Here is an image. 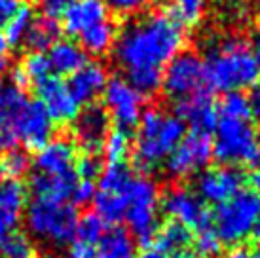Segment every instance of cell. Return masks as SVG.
I'll use <instances>...</instances> for the list:
<instances>
[{"label": "cell", "instance_id": "1", "mask_svg": "<svg viewBox=\"0 0 260 258\" xmlns=\"http://www.w3.org/2000/svg\"><path fill=\"white\" fill-rule=\"evenodd\" d=\"M186 46V33L166 10L148 12L127 23L114 44L116 61L129 74L159 72L164 74Z\"/></svg>", "mask_w": 260, "mask_h": 258}, {"label": "cell", "instance_id": "2", "mask_svg": "<svg viewBox=\"0 0 260 258\" xmlns=\"http://www.w3.org/2000/svg\"><path fill=\"white\" fill-rule=\"evenodd\" d=\"M205 91L230 93L253 87L260 80V67L251 44L241 36L211 40L203 61Z\"/></svg>", "mask_w": 260, "mask_h": 258}, {"label": "cell", "instance_id": "3", "mask_svg": "<svg viewBox=\"0 0 260 258\" xmlns=\"http://www.w3.org/2000/svg\"><path fill=\"white\" fill-rule=\"evenodd\" d=\"M135 143V165L141 171H152L175 150L186 135V125L179 116H167L159 108H146L139 118Z\"/></svg>", "mask_w": 260, "mask_h": 258}, {"label": "cell", "instance_id": "4", "mask_svg": "<svg viewBox=\"0 0 260 258\" xmlns=\"http://www.w3.org/2000/svg\"><path fill=\"white\" fill-rule=\"evenodd\" d=\"M217 135L213 141V158L222 165H260L258 135L251 122L220 118L217 123Z\"/></svg>", "mask_w": 260, "mask_h": 258}, {"label": "cell", "instance_id": "5", "mask_svg": "<svg viewBox=\"0 0 260 258\" xmlns=\"http://www.w3.org/2000/svg\"><path fill=\"white\" fill-rule=\"evenodd\" d=\"M260 218V196L251 190H241L232 200L217 205L213 213L215 232L222 243L238 245L253 236Z\"/></svg>", "mask_w": 260, "mask_h": 258}, {"label": "cell", "instance_id": "6", "mask_svg": "<svg viewBox=\"0 0 260 258\" xmlns=\"http://www.w3.org/2000/svg\"><path fill=\"white\" fill-rule=\"evenodd\" d=\"M25 220L35 237L63 245L74 239L78 226V211L71 203L32 200L27 207Z\"/></svg>", "mask_w": 260, "mask_h": 258}, {"label": "cell", "instance_id": "7", "mask_svg": "<svg viewBox=\"0 0 260 258\" xmlns=\"http://www.w3.org/2000/svg\"><path fill=\"white\" fill-rule=\"evenodd\" d=\"M123 220L127 222L131 234L139 239V245L148 247L154 241L159 220V192L154 180L146 177L131 180Z\"/></svg>", "mask_w": 260, "mask_h": 258}, {"label": "cell", "instance_id": "8", "mask_svg": "<svg viewBox=\"0 0 260 258\" xmlns=\"http://www.w3.org/2000/svg\"><path fill=\"white\" fill-rule=\"evenodd\" d=\"M161 87L167 97L184 101L192 95L203 91V61L194 51H181L173 61L164 69Z\"/></svg>", "mask_w": 260, "mask_h": 258}, {"label": "cell", "instance_id": "9", "mask_svg": "<svg viewBox=\"0 0 260 258\" xmlns=\"http://www.w3.org/2000/svg\"><path fill=\"white\" fill-rule=\"evenodd\" d=\"M103 97H105V110L110 120L118 123V129L127 131L137 125L139 118L143 114L145 95L139 93L127 80L120 76L109 78Z\"/></svg>", "mask_w": 260, "mask_h": 258}, {"label": "cell", "instance_id": "10", "mask_svg": "<svg viewBox=\"0 0 260 258\" xmlns=\"http://www.w3.org/2000/svg\"><path fill=\"white\" fill-rule=\"evenodd\" d=\"M213 159V141L203 133L184 135L175 150L167 156V171L175 179H186L205 169Z\"/></svg>", "mask_w": 260, "mask_h": 258}, {"label": "cell", "instance_id": "11", "mask_svg": "<svg viewBox=\"0 0 260 258\" xmlns=\"http://www.w3.org/2000/svg\"><path fill=\"white\" fill-rule=\"evenodd\" d=\"M161 209L173 222L182 224L188 230L203 232L213 224L209 209L188 188H171L161 200Z\"/></svg>", "mask_w": 260, "mask_h": 258}, {"label": "cell", "instance_id": "12", "mask_svg": "<svg viewBox=\"0 0 260 258\" xmlns=\"http://www.w3.org/2000/svg\"><path fill=\"white\" fill-rule=\"evenodd\" d=\"M15 141H21L29 150H40L53 135V122L40 101H29L10 125Z\"/></svg>", "mask_w": 260, "mask_h": 258}, {"label": "cell", "instance_id": "13", "mask_svg": "<svg viewBox=\"0 0 260 258\" xmlns=\"http://www.w3.org/2000/svg\"><path fill=\"white\" fill-rule=\"evenodd\" d=\"M243 184H245V177L238 167L220 165V167L202 173L196 182V190H198V198L202 201L220 205L241 192Z\"/></svg>", "mask_w": 260, "mask_h": 258}, {"label": "cell", "instance_id": "14", "mask_svg": "<svg viewBox=\"0 0 260 258\" xmlns=\"http://www.w3.org/2000/svg\"><path fill=\"white\" fill-rule=\"evenodd\" d=\"M38 101L46 108L53 123L74 122L80 114V105L69 91V86L57 76H48L35 84Z\"/></svg>", "mask_w": 260, "mask_h": 258}, {"label": "cell", "instance_id": "15", "mask_svg": "<svg viewBox=\"0 0 260 258\" xmlns=\"http://www.w3.org/2000/svg\"><path fill=\"white\" fill-rule=\"evenodd\" d=\"M109 114L99 105H87L84 112H80L74 120V137L76 143L86 154H93L103 148V141L109 133Z\"/></svg>", "mask_w": 260, "mask_h": 258}, {"label": "cell", "instance_id": "16", "mask_svg": "<svg viewBox=\"0 0 260 258\" xmlns=\"http://www.w3.org/2000/svg\"><path fill=\"white\" fill-rule=\"evenodd\" d=\"M38 173L42 175H51V177H67L74 175V165H76V144L67 139V137H57L51 139L37 150L35 158Z\"/></svg>", "mask_w": 260, "mask_h": 258}, {"label": "cell", "instance_id": "17", "mask_svg": "<svg viewBox=\"0 0 260 258\" xmlns=\"http://www.w3.org/2000/svg\"><path fill=\"white\" fill-rule=\"evenodd\" d=\"M107 84H109L107 67L99 61H93V63L87 61L82 69L71 74V80L67 86H69V91L80 107L82 105L87 107V105H93L95 101L101 97Z\"/></svg>", "mask_w": 260, "mask_h": 258}, {"label": "cell", "instance_id": "18", "mask_svg": "<svg viewBox=\"0 0 260 258\" xmlns=\"http://www.w3.org/2000/svg\"><path fill=\"white\" fill-rule=\"evenodd\" d=\"M177 116L184 122V125L188 123L194 133H203V135H209L211 131H215L218 123V108L211 99V93L205 89L184 101H179Z\"/></svg>", "mask_w": 260, "mask_h": 258}, {"label": "cell", "instance_id": "19", "mask_svg": "<svg viewBox=\"0 0 260 258\" xmlns=\"http://www.w3.org/2000/svg\"><path fill=\"white\" fill-rule=\"evenodd\" d=\"M27 207V188L21 180H8L0 186V243L21 220Z\"/></svg>", "mask_w": 260, "mask_h": 258}, {"label": "cell", "instance_id": "20", "mask_svg": "<svg viewBox=\"0 0 260 258\" xmlns=\"http://www.w3.org/2000/svg\"><path fill=\"white\" fill-rule=\"evenodd\" d=\"M109 19V8L105 0H74L63 15V29L67 35L80 36L97 23Z\"/></svg>", "mask_w": 260, "mask_h": 258}, {"label": "cell", "instance_id": "21", "mask_svg": "<svg viewBox=\"0 0 260 258\" xmlns=\"http://www.w3.org/2000/svg\"><path fill=\"white\" fill-rule=\"evenodd\" d=\"M48 63L55 74L71 76L87 63V53L73 40H57L48 50Z\"/></svg>", "mask_w": 260, "mask_h": 258}, {"label": "cell", "instance_id": "22", "mask_svg": "<svg viewBox=\"0 0 260 258\" xmlns=\"http://www.w3.org/2000/svg\"><path fill=\"white\" fill-rule=\"evenodd\" d=\"M74 177L76 175H67V177H51L37 173L30 179V192L32 200H44L51 203H67L71 200V194L74 188Z\"/></svg>", "mask_w": 260, "mask_h": 258}, {"label": "cell", "instance_id": "23", "mask_svg": "<svg viewBox=\"0 0 260 258\" xmlns=\"http://www.w3.org/2000/svg\"><path fill=\"white\" fill-rule=\"evenodd\" d=\"M152 243L156 245V251L164 252L166 256L182 258L188 254V249L192 245V234L182 224L169 220L156 230Z\"/></svg>", "mask_w": 260, "mask_h": 258}, {"label": "cell", "instance_id": "24", "mask_svg": "<svg viewBox=\"0 0 260 258\" xmlns=\"http://www.w3.org/2000/svg\"><path fill=\"white\" fill-rule=\"evenodd\" d=\"M135 239L123 228H110L105 232L95 247V258H135Z\"/></svg>", "mask_w": 260, "mask_h": 258}, {"label": "cell", "instance_id": "25", "mask_svg": "<svg viewBox=\"0 0 260 258\" xmlns=\"http://www.w3.org/2000/svg\"><path fill=\"white\" fill-rule=\"evenodd\" d=\"M118 38V29L110 19L93 25L91 29L84 30L80 35V46L86 53H93V55H105L109 53L116 44Z\"/></svg>", "mask_w": 260, "mask_h": 258}, {"label": "cell", "instance_id": "26", "mask_svg": "<svg viewBox=\"0 0 260 258\" xmlns=\"http://www.w3.org/2000/svg\"><path fill=\"white\" fill-rule=\"evenodd\" d=\"M93 213L101 218L105 224L123 222L125 209H127V192H105L97 190L93 198Z\"/></svg>", "mask_w": 260, "mask_h": 258}, {"label": "cell", "instance_id": "27", "mask_svg": "<svg viewBox=\"0 0 260 258\" xmlns=\"http://www.w3.org/2000/svg\"><path fill=\"white\" fill-rule=\"evenodd\" d=\"M61 35V27L57 21H51V19H35L32 27H30L29 35L25 36V46L30 51H46L50 50L53 44L59 40Z\"/></svg>", "mask_w": 260, "mask_h": 258}, {"label": "cell", "instance_id": "28", "mask_svg": "<svg viewBox=\"0 0 260 258\" xmlns=\"http://www.w3.org/2000/svg\"><path fill=\"white\" fill-rule=\"evenodd\" d=\"M205 6H207V0H169L166 12L182 29H186V27H196L202 21Z\"/></svg>", "mask_w": 260, "mask_h": 258}, {"label": "cell", "instance_id": "29", "mask_svg": "<svg viewBox=\"0 0 260 258\" xmlns=\"http://www.w3.org/2000/svg\"><path fill=\"white\" fill-rule=\"evenodd\" d=\"M29 103V97L25 95L23 89L15 86H6L2 87V99H0V125L10 131V125L14 123V120L19 116L23 108L27 107ZM12 133V131H10Z\"/></svg>", "mask_w": 260, "mask_h": 258}, {"label": "cell", "instance_id": "30", "mask_svg": "<svg viewBox=\"0 0 260 258\" xmlns=\"http://www.w3.org/2000/svg\"><path fill=\"white\" fill-rule=\"evenodd\" d=\"M30 169V158L25 150L10 148L0 154V180H19Z\"/></svg>", "mask_w": 260, "mask_h": 258}, {"label": "cell", "instance_id": "31", "mask_svg": "<svg viewBox=\"0 0 260 258\" xmlns=\"http://www.w3.org/2000/svg\"><path fill=\"white\" fill-rule=\"evenodd\" d=\"M133 175L125 164H109L99 175V190L105 192H127Z\"/></svg>", "mask_w": 260, "mask_h": 258}, {"label": "cell", "instance_id": "32", "mask_svg": "<svg viewBox=\"0 0 260 258\" xmlns=\"http://www.w3.org/2000/svg\"><path fill=\"white\" fill-rule=\"evenodd\" d=\"M218 112L222 118L230 120H245L251 122L253 118V108H251V99L243 91H230L226 93L218 105Z\"/></svg>", "mask_w": 260, "mask_h": 258}, {"label": "cell", "instance_id": "33", "mask_svg": "<svg viewBox=\"0 0 260 258\" xmlns=\"http://www.w3.org/2000/svg\"><path fill=\"white\" fill-rule=\"evenodd\" d=\"M101 150L109 164H125V158L131 150V141L127 131H123V129L109 131L105 141H103Z\"/></svg>", "mask_w": 260, "mask_h": 258}, {"label": "cell", "instance_id": "34", "mask_svg": "<svg viewBox=\"0 0 260 258\" xmlns=\"http://www.w3.org/2000/svg\"><path fill=\"white\" fill-rule=\"evenodd\" d=\"M35 23V12L29 6H19L15 15L10 19L6 27H4V36L10 46H19L25 42V36L29 35L30 27Z\"/></svg>", "mask_w": 260, "mask_h": 258}, {"label": "cell", "instance_id": "35", "mask_svg": "<svg viewBox=\"0 0 260 258\" xmlns=\"http://www.w3.org/2000/svg\"><path fill=\"white\" fill-rule=\"evenodd\" d=\"M0 258H37V247L27 234L12 232L0 243Z\"/></svg>", "mask_w": 260, "mask_h": 258}, {"label": "cell", "instance_id": "36", "mask_svg": "<svg viewBox=\"0 0 260 258\" xmlns=\"http://www.w3.org/2000/svg\"><path fill=\"white\" fill-rule=\"evenodd\" d=\"M105 226H107V224L103 222L101 218L91 211V213L84 215L82 218H78V226H76L74 239L97 247V243L101 241V237L105 236Z\"/></svg>", "mask_w": 260, "mask_h": 258}, {"label": "cell", "instance_id": "37", "mask_svg": "<svg viewBox=\"0 0 260 258\" xmlns=\"http://www.w3.org/2000/svg\"><path fill=\"white\" fill-rule=\"evenodd\" d=\"M21 69L25 71L27 78H29L32 84H37L40 80L48 78L51 72L48 57H46V53H42V51H29L27 57L23 59Z\"/></svg>", "mask_w": 260, "mask_h": 258}, {"label": "cell", "instance_id": "38", "mask_svg": "<svg viewBox=\"0 0 260 258\" xmlns=\"http://www.w3.org/2000/svg\"><path fill=\"white\" fill-rule=\"evenodd\" d=\"M194 249L202 258H217L222 252V241L215 230H203V232H198Z\"/></svg>", "mask_w": 260, "mask_h": 258}, {"label": "cell", "instance_id": "39", "mask_svg": "<svg viewBox=\"0 0 260 258\" xmlns=\"http://www.w3.org/2000/svg\"><path fill=\"white\" fill-rule=\"evenodd\" d=\"M101 171H103L101 162H99V158L93 156V154H86L84 158L76 159V165H74V175H76L80 180L99 179Z\"/></svg>", "mask_w": 260, "mask_h": 258}, {"label": "cell", "instance_id": "40", "mask_svg": "<svg viewBox=\"0 0 260 258\" xmlns=\"http://www.w3.org/2000/svg\"><path fill=\"white\" fill-rule=\"evenodd\" d=\"M74 0H38V10L42 14L44 19H51V21H59L63 19L67 10L71 8Z\"/></svg>", "mask_w": 260, "mask_h": 258}, {"label": "cell", "instance_id": "41", "mask_svg": "<svg viewBox=\"0 0 260 258\" xmlns=\"http://www.w3.org/2000/svg\"><path fill=\"white\" fill-rule=\"evenodd\" d=\"M97 194V186H95L93 180H78L74 182L73 194H71V200H73V205H87L91 203Z\"/></svg>", "mask_w": 260, "mask_h": 258}, {"label": "cell", "instance_id": "42", "mask_svg": "<svg viewBox=\"0 0 260 258\" xmlns=\"http://www.w3.org/2000/svg\"><path fill=\"white\" fill-rule=\"evenodd\" d=\"M152 0H105L109 10H114L116 14H137L145 10Z\"/></svg>", "mask_w": 260, "mask_h": 258}, {"label": "cell", "instance_id": "43", "mask_svg": "<svg viewBox=\"0 0 260 258\" xmlns=\"http://www.w3.org/2000/svg\"><path fill=\"white\" fill-rule=\"evenodd\" d=\"M67 258H95V247L84 243V241H78V239H73L69 252H67Z\"/></svg>", "mask_w": 260, "mask_h": 258}, {"label": "cell", "instance_id": "44", "mask_svg": "<svg viewBox=\"0 0 260 258\" xmlns=\"http://www.w3.org/2000/svg\"><path fill=\"white\" fill-rule=\"evenodd\" d=\"M19 6H21L19 0H0V30L10 23V19L15 15Z\"/></svg>", "mask_w": 260, "mask_h": 258}, {"label": "cell", "instance_id": "45", "mask_svg": "<svg viewBox=\"0 0 260 258\" xmlns=\"http://www.w3.org/2000/svg\"><path fill=\"white\" fill-rule=\"evenodd\" d=\"M10 80H12V86L19 87V89H25V87L30 84V80L27 78V74H25V71L21 69V64L12 69V72H10Z\"/></svg>", "mask_w": 260, "mask_h": 258}, {"label": "cell", "instance_id": "46", "mask_svg": "<svg viewBox=\"0 0 260 258\" xmlns=\"http://www.w3.org/2000/svg\"><path fill=\"white\" fill-rule=\"evenodd\" d=\"M15 143H17V141H15V137L12 135L4 125H0V154L10 150V148H14Z\"/></svg>", "mask_w": 260, "mask_h": 258}, {"label": "cell", "instance_id": "47", "mask_svg": "<svg viewBox=\"0 0 260 258\" xmlns=\"http://www.w3.org/2000/svg\"><path fill=\"white\" fill-rule=\"evenodd\" d=\"M224 258H260V254H254V252H251L247 247L238 245V247H234V249H230V251L226 252Z\"/></svg>", "mask_w": 260, "mask_h": 258}, {"label": "cell", "instance_id": "48", "mask_svg": "<svg viewBox=\"0 0 260 258\" xmlns=\"http://www.w3.org/2000/svg\"><path fill=\"white\" fill-rule=\"evenodd\" d=\"M253 95H251V108H253V116L260 120V80L254 84Z\"/></svg>", "mask_w": 260, "mask_h": 258}, {"label": "cell", "instance_id": "49", "mask_svg": "<svg viewBox=\"0 0 260 258\" xmlns=\"http://www.w3.org/2000/svg\"><path fill=\"white\" fill-rule=\"evenodd\" d=\"M8 50H10V44H8L6 36H4V33L0 30V59L8 57Z\"/></svg>", "mask_w": 260, "mask_h": 258}, {"label": "cell", "instance_id": "50", "mask_svg": "<svg viewBox=\"0 0 260 258\" xmlns=\"http://www.w3.org/2000/svg\"><path fill=\"white\" fill-rule=\"evenodd\" d=\"M253 53L254 57H256V63L260 67V29L254 33V42H253Z\"/></svg>", "mask_w": 260, "mask_h": 258}, {"label": "cell", "instance_id": "51", "mask_svg": "<svg viewBox=\"0 0 260 258\" xmlns=\"http://www.w3.org/2000/svg\"><path fill=\"white\" fill-rule=\"evenodd\" d=\"M141 258H169V256H166L164 252L156 251V249H148V251L143 252V256Z\"/></svg>", "mask_w": 260, "mask_h": 258}, {"label": "cell", "instance_id": "52", "mask_svg": "<svg viewBox=\"0 0 260 258\" xmlns=\"http://www.w3.org/2000/svg\"><path fill=\"white\" fill-rule=\"evenodd\" d=\"M253 184H254V190H256V194L260 196V167L254 171V175H253Z\"/></svg>", "mask_w": 260, "mask_h": 258}, {"label": "cell", "instance_id": "53", "mask_svg": "<svg viewBox=\"0 0 260 258\" xmlns=\"http://www.w3.org/2000/svg\"><path fill=\"white\" fill-rule=\"evenodd\" d=\"M253 236L256 237V239H260V218H258V222H256V226H254V232H253Z\"/></svg>", "mask_w": 260, "mask_h": 258}, {"label": "cell", "instance_id": "54", "mask_svg": "<svg viewBox=\"0 0 260 258\" xmlns=\"http://www.w3.org/2000/svg\"><path fill=\"white\" fill-rule=\"evenodd\" d=\"M230 2H234V4H245L247 0H230Z\"/></svg>", "mask_w": 260, "mask_h": 258}, {"label": "cell", "instance_id": "55", "mask_svg": "<svg viewBox=\"0 0 260 258\" xmlns=\"http://www.w3.org/2000/svg\"><path fill=\"white\" fill-rule=\"evenodd\" d=\"M182 258H200V256H192V254H186V256H182Z\"/></svg>", "mask_w": 260, "mask_h": 258}, {"label": "cell", "instance_id": "56", "mask_svg": "<svg viewBox=\"0 0 260 258\" xmlns=\"http://www.w3.org/2000/svg\"><path fill=\"white\" fill-rule=\"evenodd\" d=\"M0 99H2V86H0Z\"/></svg>", "mask_w": 260, "mask_h": 258}, {"label": "cell", "instance_id": "57", "mask_svg": "<svg viewBox=\"0 0 260 258\" xmlns=\"http://www.w3.org/2000/svg\"><path fill=\"white\" fill-rule=\"evenodd\" d=\"M48 258H57V256H48Z\"/></svg>", "mask_w": 260, "mask_h": 258}, {"label": "cell", "instance_id": "58", "mask_svg": "<svg viewBox=\"0 0 260 258\" xmlns=\"http://www.w3.org/2000/svg\"><path fill=\"white\" fill-rule=\"evenodd\" d=\"M258 143H260V137H258Z\"/></svg>", "mask_w": 260, "mask_h": 258}]
</instances>
